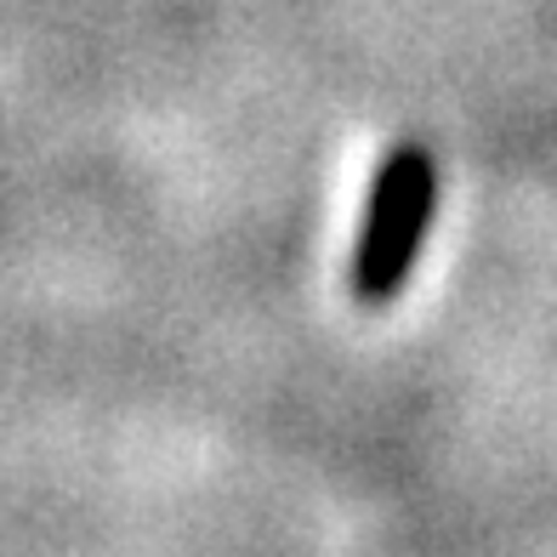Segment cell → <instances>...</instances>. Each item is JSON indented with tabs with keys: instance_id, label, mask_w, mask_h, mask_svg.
<instances>
[{
	"instance_id": "obj_1",
	"label": "cell",
	"mask_w": 557,
	"mask_h": 557,
	"mask_svg": "<svg viewBox=\"0 0 557 557\" xmlns=\"http://www.w3.org/2000/svg\"><path fill=\"white\" fill-rule=\"evenodd\" d=\"M433 211H438V160L426 143H393L387 160L370 176V199H364V222L352 239V262H347V290L359 308H387L404 296L410 273L433 234Z\"/></svg>"
}]
</instances>
